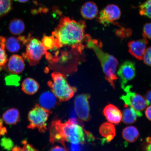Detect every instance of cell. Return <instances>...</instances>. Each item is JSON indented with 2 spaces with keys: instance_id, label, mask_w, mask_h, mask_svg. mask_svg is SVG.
I'll return each mask as SVG.
<instances>
[{
  "instance_id": "1",
  "label": "cell",
  "mask_w": 151,
  "mask_h": 151,
  "mask_svg": "<svg viewBox=\"0 0 151 151\" xmlns=\"http://www.w3.org/2000/svg\"><path fill=\"white\" fill-rule=\"evenodd\" d=\"M86 27L84 21H76L66 17L62 18L52 34L56 48L71 47L82 52L84 48L83 43L87 42L91 37L89 35H85Z\"/></svg>"
},
{
  "instance_id": "2",
  "label": "cell",
  "mask_w": 151,
  "mask_h": 151,
  "mask_svg": "<svg viewBox=\"0 0 151 151\" xmlns=\"http://www.w3.org/2000/svg\"><path fill=\"white\" fill-rule=\"evenodd\" d=\"M86 46L95 52L101 62L106 80L114 89L115 82L118 79L116 73L118 64L117 60L113 56L103 51V44L101 41L92 40L90 37L86 42Z\"/></svg>"
},
{
  "instance_id": "3",
  "label": "cell",
  "mask_w": 151,
  "mask_h": 151,
  "mask_svg": "<svg viewBox=\"0 0 151 151\" xmlns=\"http://www.w3.org/2000/svg\"><path fill=\"white\" fill-rule=\"evenodd\" d=\"M58 130L64 141L73 144H83L85 143L84 130L81 122L70 119L65 122L57 120Z\"/></svg>"
},
{
  "instance_id": "4",
  "label": "cell",
  "mask_w": 151,
  "mask_h": 151,
  "mask_svg": "<svg viewBox=\"0 0 151 151\" xmlns=\"http://www.w3.org/2000/svg\"><path fill=\"white\" fill-rule=\"evenodd\" d=\"M52 81H49L48 86L55 96L60 101H68L74 96L77 88L70 86L65 75L62 73H53Z\"/></svg>"
},
{
  "instance_id": "5",
  "label": "cell",
  "mask_w": 151,
  "mask_h": 151,
  "mask_svg": "<svg viewBox=\"0 0 151 151\" xmlns=\"http://www.w3.org/2000/svg\"><path fill=\"white\" fill-rule=\"evenodd\" d=\"M52 111L47 110L36 104L28 114V120L29 124L27 126L29 129L37 128L41 133L46 131V122L49 115Z\"/></svg>"
},
{
  "instance_id": "6",
  "label": "cell",
  "mask_w": 151,
  "mask_h": 151,
  "mask_svg": "<svg viewBox=\"0 0 151 151\" xmlns=\"http://www.w3.org/2000/svg\"><path fill=\"white\" fill-rule=\"evenodd\" d=\"M26 44V52L22 54L23 58L30 65H37L42 57L47 53L46 48L41 41L35 38H28Z\"/></svg>"
},
{
  "instance_id": "7",
  "label": "cell",
  "mask_w": 151,
  "mask_h": 151,
  "mask_svg": "<svg viewBox=\"0 0 151 151\" xmlns=\"http://www.w3.org/2000/svg\"><path fill=\"white\" fill-rule=\"evenodd\" d=\"M131 87V86H127L124 88L126 94L122 96L120 99L123 101L125 105L141 112L147 106L146 99L140 94L131 91L130 90Z\"/></svg>"
},
{
  "instance_id": "8",
  "label": "cell",
  "mask_w": 151,
  "mask_h": 151,
  "mask_svg": "<svg viewBox=\"0 0 151 151\" xmlns=\"http://www.w3.org/2000/svg\"><path fill=\"white\" fill-rule=\"evenodd\" d=\"M90 98V94H82L77 96L75 100V111L78 117L84 121H88L91 118L88 101Z\"/></svg>"
},
{
  "instance_id": "9",
  "label": "cell",
  "mask_w": 151,
  "mask_h": 151,
  "mask_svg": "<svg viewBox=\"0 0 151 151\" xmlns=\"http://www.w3.org/2000/svg\"><path fill=\"white\" fill-rule=\"evenodd\" d=\"M121 86L123 89L129 81L133 80L136 75L135 64L132 61H126L122 63L117 72Z\"/></svg>"
},
{
  "instance_id": "10",
  "label": "cell",
  "mask_w": 151,
  "mask_h": 151,
  "mask_svg": "<svg viewBox=\"0 0 151 151\" xmlns=\"http://www.w3.org/2000/svg\"><path fill=\"white\" fill-rule=\"evenodd\" d=\"M121 14L120 9L117 6L109 5L100 12L98 22L104 25H109L119 19Z\"/></svg>"
},
{
  "instance_id": "11",
  "label": "cell",
  "mask_w": 151,
  "mask_h": 151,
  "mask_svg": "<svg viewBox=\"0 0 151 151\" xmlns=\"http://www.w3.org/2000/svg\"><path fill=\"white\" fill-rule=\"evenodd\" d=\"M148 43L147 39L144 38L137 41H130L128 44L129 52L138 60H142Z\"/></svg>"
},
{
  "instance_id": "12",
  "label": "cell",
  "mask_w": 151,
  "mask_h": 151,
  "mask_svg": "<svg viewBox=\"0 0 151 151\" xmlns=\"http://www.w3.org/2000/svg\"><path fill=\"white\" fill-rule=\"evenodd\" d=\"M103 112L107 120L111 123L118 124L122 119L121 111L116 106L112 104L107 105L104 109Z\"/></svg>"
},
{
  "instance_id": "13",
  "label": "cell",
  "mask_w": 151,
  "mask_h": 151,
  "mask_svg": "<svg viewBox=\"0 0 151 151\" xmlns=\"http://www.w3.org/2000/svg\"><path fill=\"white\" fill-rule=\"evenodd\" d=\"M7 67L9 71L13 74H19L25 68L23 58L18 55H13L9 58Z\"/></svg>"
},
{
  "instance_id": "14",
  "label": "cell",
  "mask_w": 151,
  "mask_h": 151,
  "mask_svg": "<svg viewBox=\"0 0 151 151\" xmlns=\"http://www.w3.org/2000/svg\"><path fill=\"white\" fill-rule=\"evenodd\" d=\"M52 92L46 91L43 92L40 97L39 103L40 106L47 110L51 111L58 104L57 99Z\"/></svg>"
},
{
  "instance_id": "15",
  "label": "cell",
  "mask_w": 151,
  "mask_h": 151,
  "mask_svg": "<svg viewBox=\"0 0 151 151\" xmlns=\"http://www.w3.org/2000/svg\"><path fill=\"white\" fill-rule=\"evenodd\" d=\"M99 132L103 137V142H109L112 141L116 134V129L113 124L109 122H105L99 128Z\"/></svg>"
},
{
  "instance_id": "16",
  "label": "cell",
  "mask_w": 151,
  "mask_h": 151,
  "mask_svg": "<svg viewBox=\"0 0 151 151\" xmlns=\"http://www.w3.org/2000/svg\"><path fill=\"white\" fill-rule=\"evenodd\" d=\"M98 13L99 9L97 6L93 2H87L84 4L81 7V15L87 19H92L95 18Z\"/></svg>"
},
{
  "instance_id": "17",
  "label": "cell",
  "mask_w": 151,
  "mask_h": 151,
  "mask_svg": "<svg viewBox=\"0 0 151 151\" xmlns=\"http://www.w3.org/2000/svg\"><path fill=\"white\" fill-rule=\"evenodd\" d=\"M122 113V121L126 124L134 123L137 121V117H139L143 115L141 112L136 111L132 107L125 105Z\"/></svg>"
},
{
  "instance_id": "18",
  "label": "cell",
  "mask_w": 151,
  "mask_h": 151,
  "mask_svg": "<svg viewBox=\"0 0 151 151\" xmlns=\"http://www.w3.org/2000/svg\"><path fill=\"white\" fill-rule=\"evenodd\" d=\"M20 115L17 109L11 108L4 113L2 119L6 124L9 125H14L20 121Z\"/></svg>"
},
{
  "instance_id": "19",
  "label": "cell",
  "mask_w": 151,
  "mask_h": 151,
  "mask_svg": "<svg viewBox=\"0 0 151 151\" xmlns=\"http://www.w3.org/2000/svg\"><path fill=\"white\" fill-rule=\"evenodd\" d=\"M39 88L38 83L32 78H26L22 83V91L29 95H33L36 93Z\"/></svg>"
},
{
  "instance_id": "20",
  "label": "cell",
  "mask_w": 151,
  "mask_h": 151,
  "mask_svg": "<svg viewBox=\"0 0 151 151\" xmlns=\"http://www.w3.org/2000/svg\"><path fill=\"white\" fill-rule=\"evenodd\" d=\"M137 128L133 126H128L123 130L122 135L124 140L130 143L134 142L139 136Z\"/></svg>"
},
{
  "instance_id": "21",
  "label": "cell",
  "mask_w": 151,
  "mask_h": 151,
  "mask_svg": "<svg viewBox=\"0 0 151 151\" xmlns=\"http://www.w3.org/2000/svg\"><path fill=\"white\" fill-rule=\"evenodd\" d=\"M25 28V24L21 19H14L9 22V31L13 35H20L23 32Z\"/></svg>"
},
{
  "instance_id": "22",
  "label": "cell",
  "mask_w": 151,
  "mask_h": 151,
  "mask_svg": "<svg viewBox=\"0 0 151 151\" xmlns=\"http://www.w3.org/2000/svg\"><path fill=\"white\" fill-rule=\"evenodd\" d=\"M21 42L18 37H9L6 41L5 48L9 52H17L21 48Z\"/></svg>"
},
{
  "instance_id": "23",
  "label": "cell",
  "mask_w": 151,
  "mask_h": 151,
  "mask_svg": "<svg viewBox=\"0 0 151 151\" xmlns=\"http://www.w3.org/2000/svg\"><path fill=\"white\" fill-rule=\"evenodd\" d=\"M20 80L21 77L18 74L12 73L5 77V82L7 86L17 87L19 86Z\"/></svg>"
},
{
  "instance_id": "24",
  "label": "cell",
  "mask_w": 151,
  "mask_h": 151,
  "mask_svg": "<svg viewBox=\"0 0 151 151\" xmlns=\"http://www.w3.org/2000/svg\"><path fill=\"white\" fill-rule=\"evenodd\" d=\"M139 14L151 19V0H147L139 6Z\"/></svg>"
},
{
  "instance_id": "25",
  "label": "cell",
  "mask_w": 151,
  "mask_h": 151,
  "mask_svg": "<svg viewBox=\"0 0 151 151\" xmlns=\"http://www.w3.org/2000/svg\"><path fill=\"white\" fill-rule=\"evenodd\" d=\"M12 2V0H0V17L10 11Z\"/></svg>"
},
{
  "instance_id": "26",
  "label": "cell",
  "mask_w": 151,
  "mask_h": 151,
  "mask_svg": "<svg viewBox=\"0 0 151 151\" xmlns=\"http://www.w3.org/2000/svg\"><path fill=\"white\" fill-rule=\"evenodd\" d=\"M43 46L47 50H51L54 48H56L55 41L53 37L45 36L42 39V42Z\"/></svg>"
},
{
  "instance_id": "27",
  "label": "cell",
  "mask_w": 151,
  "mask_h": 151,
  "mask_svg": "<svg viewBox=\"0 0 151 151\" xmlns=\"http://www.w3.org/2000/svg\"><path fill=\"white\" fill-rule=\"evenodd\" d=\"M0 145L3 149L7 151L12 150L14 147V143L12 139L6 137L1 139Z\"/></svg>"
},
{
  "instance_id": "28",
  "label": "cell",
  "mask_w": 151,
  "mask_h": 151,
  "mask_svg": "<svg viewBox=\"0 0 151 151\" xmlns=\"http://www.w3.org/2000/svg\"><path fill=\"white\" fill-rule=\"evenodd\" d=\"M22 144L23 145L22 148L15 146L13 148L12 151H39L33 146L28 143L27 141L25 140L22 141Z\"/></svg>"
},
{
  "instance_id": "29",
  "label": "cell",
  "mask_w": 151,
  "mask_h": 151,
  "mask_svg": "<svg viewBox=\"0 0 151 151\" xmlns=\"http://www.w3.org/2000/svg\"><path fill=\"white\" fill-rule=\"evenodd\" d=\"M8 58L5 50L0 46V71L5 67Z\"/></svg>"
},
{
  "instance_id": "30",
  "label": "cell",
  "mask_w": 151,
  "mask_h": 151,
  "mask_svg": "<svg viewBox=\"0 0 151 151\" xmlns=\"http://www.w3.org/2000/svg\"><path fill=\"white\" fill-rule=\"evenodd\" d=\"M143 37L151 40V22L145 24L143 29Z\"/></svg>"
},
{
  "instance_id": "31",
  "label": "cell",
  "mask_w": 151,
  "mask_h": 151,
  "mask_svg": "<svg viewBox=\"0 0 151 151\" xmlns=\"http://www.w3.org/2000/svg\"><path fill=\"white\" fill-rule=\"evenodd\" d=\"M143 59L145 64L151 66V47L146 50L143 56Z\"/></svg>"
},
{
  "instance_id": "32",
  "label": "cell",
  "mask_w": 151,
  "mask_h": 151,
  "mask_svg": "<svg viewBox=\"0 0 151 151\" xmlns=\"http://www.w3.org/2000/svg\"><path fill=\"white\" fill-rule=\"evenodd\" d=\"M144 151H151V137H147L143 143V146Z\"/></svg>"
},
{
  "instance_id": "33",
  "label": "cell",
  "mask_w": 151,
  "mask_h": 151,
  "mask_svg": "<svg viewBox=\"0 0 151 151\" xmlns=\"http://www.w3.org/2000/svg\"><path fill=\"white\" fill-rule=\"evenodd\" d=\"M49 151H68V150L65 147L55 146L52 147Z\"/></svg>"
},
{
  "instance_id": "34",
  "label": "cell",
  "mask_w": 151,
  "mask_h": 151,
  "mask_svg": "<svg viewBox=\"0 0 151 151\" xmlns=\"http://www.w3.org/2000/svg\"><path fill=\"white\" fill-rule=\"evenodd\" d=\"M81 147L80 144L72 143L70 147V151H81Z\"/></svg>"
},
{
  "instance_id": "35",
  "label": "cell",
  "mask_w": 151,
  "mask_h": 151,
  "mask_svg": "<svg viewBox=\"0 0 151 151\" xmlns=\"http://www.w3.org/2000/svg\"><path fill=\"white\" fill-rule=\"evenodd\" d=\"M145 99L146 100L147 106L151 104V90H148L146 92Z\"/></svg>"
},
{
  "instance_id": "36",
  "label": "cell",
  "mask_w": 151,
  "mask_h": 151,
  "mask_svg": "<svg viewBox=\"0 0 151 151\" xmlns=\"http://www.w3.org/2000/svg\"><path fill=\"white\" fill-rule=\"evenodd\" d=\"M145 114L147 118L151 121V105L146 109Z\"/></svg>"
},
{
  "instance_id": "37",
  "label": "cell",
  "mask_w": 151,
  "mask_h": 151,
  "mask_svg": "<svg viewBox=\"0 0 151 151\" xmlns=\"http://www.w3.org/2000/svg\"><path fill=\"white\" fill-rule=\"evenodd\" d=\"M6 39L3 37L0 36V46L5 50V43Z\"/></svg>"
},
{
  "instance_id": "38",
  "label": "cell",
  "mask_w": 151,
  "mask_h": 151,
  "mask_svg": "<svg viewBox=\"0 0 151 151\" xmlns=\"http://www.w3.org/2000/svg\"><path fill=\"white\" fill-rule=\"evenodd\" d=\"M3 121L2 119L0 118V132H1V130L5 127L4 126H3ZM0 136H1V135H0Z\"/></svg>"
},
{
  "instance_id": "39",
  "label": "cell",
  "mask_w": 151,
  "mask_h": 151,
  "mask_svg": "<svg viewBox=\"0 0 151 151\" xmlns=\"http://www.w3.org/2000/svg\"><path fill=\"white\" fill-rule=\"evenodd\" d=\"M17 1L20 3H25L27 2L29 0H17Z\"/></svg>"
}]
</instances>
